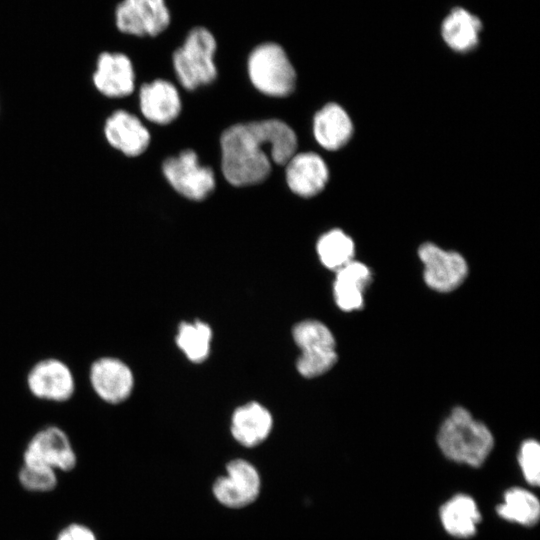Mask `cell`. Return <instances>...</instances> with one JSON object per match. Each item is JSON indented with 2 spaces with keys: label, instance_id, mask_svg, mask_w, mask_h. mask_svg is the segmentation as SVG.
<instances>
[{
  "label": "cell",
  "instance_id": "277c9868",
  "mask_svg": "<svg viewBox=\"0 0 540 540\" xmlns=\"http://www.w3.org/2000/svg\"><path fill=\"white\" fill-rule=\"evenodd\" d=\"M253 86L272 97H286L296 86L297 74L284 48L275 42L257 45L247 59Z\"/></svg>",
  "mask_w": 540,
  "mask_h": 540
},
{
  "label": "cell",
  "instance_id": "8fae6325",
  "mask_svg": "<svg viewBox=\"0 0 540 540\" xmlns=\"http://www.w3.org/2000/svg\"><path fill=\"white\" fill-rule=\"evenodd\" d=\"M423 263V277L431 289L446 293L455 290L466 279L468 264L458 252L440 248L434 243H423L418 249Z\"/></svg>",
  "mask_w": 540,
  "mask_h": 540
},
{
  "label": "cell",
  "instance_id": "44dd1931",
  "mask_svg": "<svg viewBox=\"0 0 540 540\" xmlns=\"http://www.w3.org/2000/svg\"><path fill=\"white\" fill-rule=\"evenodd\" d=\"M272 429V416L261 404L250 402L232 416L231 433L240 444L253 447L263 442Z\"/></svg>",
  "mask_w": 540,
  "mask_h": 540
},
{
  "label": "cell",
  "instance_id": "3957f363",
  "mask_svg": "<svg viewBox=\"0 0 540 540\" xmlns=\"http://www.w3.org/2000/svg\"><path fill=\"white\" fill-rule=\"evenodd\" d=\"M217 41L203 26L192 28L183 44L172 55V63L180 84L187 90L213 82L217 77L214 56Z\"/></svg>",
  "mask_w": 540,
  "mask_h": 540
},
{
  "label": "cell",
  "instance_id": "5b68a950",
  "mask_svg": "<svg viewBox=\"0 0 540 540\" xmlns=\"http://www.w3.org/2000/svg\"><path fill=\"white\" fill-rule=\"evenodd\" d=\"M293 338L302 351L296 363L302 376H320L336 363L335 339L325 324L316 320L302 321L294 326Z\"/></svg>",
  "mask_w": 540,
  "mask_h": 540
},
{
  "label": "cell",
  "instance_id": "4316f807",
  "mask_svg": "<svg viewBox=\"0 0 540 540\" xmlns=\"http://www.w3.org/2000/svg\"><path fill=\"white\" fill-rule=\"evenodd\" d=\"M56 540H96V537L86 526L71 524L59 533Z\"/></svg>",
  "mask_w": 540,
  "mask_h": 540
},
{
  "label": "cell",
  "instance_id": "d6986e66",
  "mask_svg": "<svg viewBox=\"0 0 540 540\" xmlns=\"http://www.w3.org/2000/svg\"><path fill=\"white\" fill-rule=\"evenodd\" d=\"M372 274L362 262L351 260L336 271L334 298L338 307L346 312L363 306V292L370 284Z\"/></svg>",
  "mask_w": 540,
  "mask_h": 540
},
{
  "label": "cell",
  "instance_id": "ffe728a7",
  "mask_svg": "<svg viewBox=\"0 0 540 540\" xmlns=\"http://www.w3.org/2000/svg\"><path fill=\"white\" fill-rule=\"evenodd\" d=\"M495 512L506 522L531 528L540 520V500L528 487L511 486L503 492Z\"/></svg>",
  "mask_w": 540,
  "mask_h": 540
},
{
  "label": "cell",
  "instance_id": "30bf717a",
  "mask_svg": "<svg viewBox=\"0 0 540 540\" xmlns=\"http://www.w3.org/2000/svg\"><path fill=\"white\" fill-rule=\"evenodd\" d=\"M131 368L114 356H99L88 368V382L96 397L110 405L125 402L134 389Z\"/></svg>",
  "mask_w": 540,
  "mask_h": 540
},
{
  "label": "cell",
  "instance_id": "ba28073f",
  "mask_svg": "<svg viewBox=\"0 0 540 540\" xmlns=\"http://www.w3.org/2000/svg\"><path fill=\"white\" fill-rule=\"evenodd\" d=\"M162 171L169 184L182 196L204 200L215 188V176L210 167L202 166L198 155L191 149L167 158Z\"/></svg>",
  "mask_w": 540,
  "mask_h": 540
},
{
  "label": "cell",
  "instance_id": "d4e9b609",
  "mask_svg": "<svg viewBox=\"0 0 540 540\" xmlns=\"http://www.w3.org/2000/svg\"><path fill=\"white\" fill-rule=\"evenodd\" d=\"M518 465L522 477L530 487L540 484V444L537 440L529 438L522 442L517 455Z\"/></svg>",
  "mask_w": 540,
  "mask_h": 540
},
{
  "label": "cell",
  "instance_id": "9c48e42d",
  "mask_svg": "<svg viewBox=\"0 0 540 540\" xmlns=\"http://www.w3.org/2000/svg\"><path fill=\"white\" fill-rule=\"evenodd\" d=\"M76 463V452L68 434L56 425L38 430L23 453V464L44 466L55 471H70Z\"/></svg>",
  "mask_w": 540,
  "mask_h": 540
},
{
  "label": "cell",
  "instance_id": "603a6c76",
  "mask_svg": "<svg viewBox=\"0 0 540 540\" xmlns=\"http://www.w3.org/2000/svg\"><path fill=\"white\" fill-rule=\"evenodd\" d=\"M316 249L321 263L337 271L353 260L355 245L352 238L341 229H332L318 239Z\"/></svg>",
  "mask_w": 540,
  "mask_h": 540
},
{
  "label": "cell",
  "instance_id": "8992f818",
  "mask_svg": "<svg viewBox=\"0 0 540 540\" xmlns=\"http://www.w3.org/2000/svg\"><path fill=\"white\" fill-rule=\"evenodd\" d=\"M25 384L31 396L48 403H66L76 392V379L70 366L52 356L39 359L30 366Z\"/></svg>",
  "mask_w": 540,
  "mask_h": 540
},
{
  "label": "cell",
  "instance_id": "ac0fdd59",
  "mask_svg": "<svg viewBox=\"0 0 540 540\" xmlns=\"http://www.w3.org/2000/svg\"><path fill=\"white\" fill-rule=\"evenodd\" d=\"M353 134V123L346 110L337 103L324 105L313 118V135L326 150L344 147Z\"/></svg>",
  "mask_w": 540,
  "mask_h": 540
},
{
  "label": "cell",
  "instance_id": "7c38bea8",
  "mask_svg": "<svg viewBox=\"0 0 540 540\" xmlns=\"http://www.w3.org/2000/svg\"><path fill=\"white\" fill-rule=\"evenodd\" d=\"M261 487L257 469L244 459H234L226 466V475L213 484V494L222 505L242 508L254 502Z\"/></svg>",
  "mask_w": 540,
  "mask_h": 540
},
{
  "label": "cell",
  "instance_id": "9a60e30c",
  "mask_svg": "<svg viewBox=\"0 0 540 540\" xmlns=\"http://www.w3.org/2000/svg\"><path fill=\"white\" fill-rule=\"evenodd\" d=\"M438 519L449 536L467 540L477 534L482 522V513L474 497L458 492L440 505Z\"/></svg>",
  "mask_w": 540,
  "mask_h": 540
},
{
  "label": "cell",
  "instance_id": "e0dca14e",
  "mask_svg": "<svg viewBox=\"0 0 540 540\" xmlns=\"http://www.w3.org/2000/svg\"><path fill=\"white\" fill-rule=\"evenodd\" d=\"M139 103L143 116L159 125L171 123L181 111L177 88L164 79L144 83L140 88Z\"/></svg>",
  "mask_w": 540,
  "mask_h": 540
},
{
  "label": "cell",
  "instance_id": "4fadbf2b",
  "mask_svg": "<svg viewBox=\"0 0 540 540\" xmlns=\"http://www.w3.org/2000/svg\"><path fill=\"white\" fill-rule=\"evenodd\" d=\"M93 83L103 95L121 98L131 94L135 72L131 59L122 52H101L96 60Z\"/></svg>",
  "mask_w": 540,
  "mask_h": 540
},
{
  "label": "cell",
  "instance_id": "484cf974",
  "mask_svg": "<svg viewBox=\"0 0 540 540\" xmlns=\"http://www.w3.org/2000/svg\"><path fill=\"white\" fill-rule=\"evenodd\" d=\"M21 485L30 491L46 492L52 490L57 484L55 470L39 466L23 464L19 472Z\"/></svg>",
  "mask_w": 540,
  "mask_h": 540
},
{
  "label": "cell",
  "instance_id": "cb8c5ba5",
  "mask_svg": "<svg viewBox=\"0 0 540 540\" xmlns=\"http://www.w3.org/2000/svg\"><path fill=\"white\" fill-rule=\"evenodd\" d=\"M212 330L204 322H183L179 325L176 343L186 357L194 362H203L209 355Z\"/></svg>",
  "mask_w": 540,
  "mask_h": 540
},
{
  "label": "cell",
  "instance_id": "2e32d148",
  "mask_svg": "<svg viewBox=\"0 0 540 540\" xmlns=\"http://www.w3.org/2000/svg\"><path fill=\"white\" fill-rule=\"evenodd\" d=\"M108 143L129 157L142 154L150 143V133L138 117L125 111H115L104 126Z\"/></svg>",
  "mask_w": 540,
  "mask_h": 540
},
{
  "label": "cell",
  "instance_id": "7402d4cb",
  "mask_svg": "<svg viewBox=\"0 0 540 540\" xmlns=\"http://www.w3.org/2000/svg\"><path fill=\"white\" fill-rule=\"evenodd\" d=\"M481 29L479 18L458 7L444 19L441 31L445 43L452 50L468 52L477 46Z\"/></svg>",
  "mask_w": 540,
  "mask_h": 540
},
{
  "label": "cell",
  "instance_id": "5bb4252c",
  "mask_svg": "<svg viewBox=\"0 0 540 540\" xmlns=\"http://www.w3.org/2000/svg\"><path fill=\"white\" fill-rule=\"evenodd\" d=\"M285 165L286 183L298 196H316L328 182L329 169L326 162L314 152L295 153Z\"/></svg>",
  "mask_w": 540,
  "mask_h": 540
},
{
  "label": "cell",
  "instance_id": "7a4b0ae2",
  "mask_svg": "<svg viewBox=\"0 0 540 540\" xmlns=\"http://www.w3.org/2000/svg\"><path fill=\"white\" fill-rule=\"evenodd\" d=\"M436 441L448 460L472 468L485 463L495 443L490 429L463 407H455L443 421Z\"/></svg>",
  "mask_w": 540,
  "mask_h": 540
},
{
  "label": "cell",
  "instance_id": "6da1fadb",
  "mask_svg": "<svg viewBox=\"0 0 540 540\" xmlns=\"http://www.w3.org/2000/svg\"><path fill=\"white\" fill-rule=\"evenodd\" d=\"M221 168L233 186L263 182L271 172V160L285 165L296 153L297 136L279 119L239 123L221 135Z\"/></svg>",
  "mask_w": 540,
  "mask_h": 540
},
{
  "label": "cell",
  "instance_id": "52a82bcc",
  "mask_svg": "<svg viewBox=\"0 0 540 540\" xmlns=\"http://www.w3.org/2000/svg\"><path fill=\"white\" fill-rule=\"evenodd\" d=\"M113 15L120 33L136 37L158 36L171 22L165 0H120Z\"/></svg>",
  "mask_w": 540,
  "mask_h": 540
}]
</instances>
